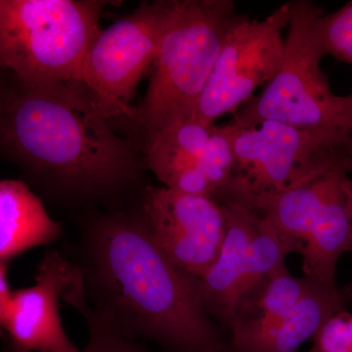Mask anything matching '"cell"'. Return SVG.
Masks as SVG:
<instances>
[{
    "label": "cell",
    "mask_w": 352,
    "mask_h": 352,
    "mask_svg": "<svg viewBox=\"0 0 352 352\" xmlns=\"http://www.w3.org/2000/svg\"><path fill=\"white\" fill-rule=\"evenodd\" d=\"M76 264L88 305L129 339L170 352H230L201 302L197 278L166 256L141 208L90 217Z\"/></svg>",
    "instance_id": "obj_1"
},
{
    "label": "cell",
    "mask_w": 352,
    "mask_h": 352,
    "mask_svg": "<svg viewBox=\"0 0 352 352\" xmlns=\"http://www.w3.org/2000/svg\"><path fill=\"white\" fill-rule=\"evenodd\" d=\"M13 78L1 91L2 148L43 188L99 200L138 182V153L111 129L85 83Z\"/></svg>",
    "instance_id": "obj_2"
},
{
    "label": "cell",
    "mask_w": 352,
    "mask_h": 352,
    "mask_svg": "<svg viewBox=\"0 0 352 352\" xmlns=\"http://www.w3.org/2000/svg\"><path fill=\"white\" fill-rule=\"evenodd\" d=\"M243 15L231 0H182L164 32L149 87L132 119L144 129L146 146L191 119L229 32Z\"/></svg>",
    "instance_id": "obj_3"
},
{
    "label": "cell",
    "mask_w": 352,
    "mask_h": 352,
    "mask_svg": "<svg viewBox=\"0 0 352 352\" xmlns=\"http://www.w3.org/2000/svg\"><path fill=\"white\" fill-rule=\"evenodd\" d=\"M234 154L230 182L219 204L244 205L258 197L295 189L337 166L352 168V131L266 120L242 129L226 124Z\"/></svg>",
    "instance_id": "obj_4"
},
{
    "label": "cell",
    "mask_w": 352,
    "mask_h": 352,
    "mask_svg": "<svg viewBox=\"0 0 352 352\" xmlns=\"http://www.w3.org/2000/svg\"><path fill=\"white\" fill-rule=\"evenodd\" d=\"M106 4L98 0H1V66L25 82H82L85 56L100 31Z\"/></svg>",
    "instance_id": "obj_5"
},
{
    "label": "cell",
    "mask_w": 352,
    "mask_h": 352,
    "mask_svg": "<svg viewBox=\"0 0 352 352\" xmlns=\"http://www.w3.org/2000/svg\"><path fill=\"white\" fill-rule=\"evenodd\" d=\"M283 63L258 96L236 111L232 124L250 129L266 122L303 127H340L352 131L349 96L331 91L320 67L322 57L309 36V23L322 8L309 0L291 2Z\"/></svg>",
    "instance_id": "obj_6"
},
{
    "label": "cell",
    "mask_w": 352,
    "mask_h": 352,
    "mask_svg": "<svg viewBox=\"0 0 352 352\" xmlns=\"http://www.w3.org/2000/svg\"><path fill=\"white\" fill-rule=\"evenodd\" d=\"M351 170L342 164L295 189L241 205L300 243L305 276L320 283L336 284L338 261L352 251Z\"/></svg>",
    "instance_id": "obj_7"
},
{
    "label": "cell",
    "mask_w": 352,
    "mask_h": 352,
    "mask_svg": "<svg viewBox=\"0 0 352 352\" xmlns=\"http://www.w3.org/2000/svg\"><path fill=\"white\" fill-rule=\"evenodd\" d=\"M180 2H142L131 15L94 36L83 63L82 82L108 119L133 118L131 103L136 88L152 68Z\"/></svg>",
    "instance_id": "obj_8"
},
{
    "label": "cell",
    "mask_w": 352,
    "mask_h": 352,
    "mask_svg": "<svg viewBox=\"0 0 352 352\" xmlns=\"http://www.w3.org/2000/svg\"><path fill=\"white\" fill-rule=\"evenodd\" d=\"M291 2L263 20L242 16L229 32L193 117L203 126L237 111L254 90L275 78L283 63V32L289 28Z\"/></svg>",
    "instance_id": "obj_9"
},
{
    "label": "cell",
    "mask_w": 352,
    "mask_h": 352,
    "mask_svg": "<svg viewBox=\"0 0 352 352\" xmlns=\"http://www.w3.org/2000/svg\"><path fill=\"white\" fill-rule=\"evenodd\" d=\"M141 210L166 256L192 276L203 277L226 240V215L219 201L164 186H148Z\"/></svg>",
    "instance_id": "obj_10"
},
{
    "label": "cell",
    "mask_w": 352,
    "mask_h": 352,
    "mask_svg": "<svg viewBox=\"0 0 352 352\" xmlns=\"http://www.w3.org/2000/svg\"><path fill=\"white\" fill-rule=\"evenodd\" d=\"M76 268L57 251L47 252L34 284L13 291L8 305L0 310V325L16 351L82 352L65 332L60 315Z\"/></svg>",
    "instance_id": "obj_11"
},
{
    "label": "cell",
    "mask_w": 352,
    "mask_h": 352,
    "mask_svg": "<svg viewBox=\"0 0 352 352\" xmlns=\"http://www.w3.org/2000/svg\"><path fill=\"white\" fill-rule=\"evenodd\" d=\"M352 300V285L339 287L314 281L295 307L264 324L234 321L229 329L230 352H295Z\"/></svg>",
    "instance_id": "obj_12"
},
{
    "label": "cell",
    "mask_w": 352,
    "mask_h": 352,
    "mask_svg": "<svg viewBox=\"0 0 352 352\" xmlns=\"http://www.w3.org/2000/svg\"><path fill=\"white\" fill-rule=\"evenodd\" d=\"M220 205L227 219L226 240L212 267L197 278V289L208 314L229 327L237 312L239 289L249 266L259 215L235 204Z\"/></svg>",
    "instance_id": "obj_13"
},
{
    "label": "cell",
    "mask_w": 352,
    "mask_h": 352,
    "mask_svg": "<svg viewBox=\"0 0 352 352\" xmlns=\"http://www.w3.org/2000/svg\"><path fill=\"white\" fill-rule=\"evenodd\" d=\"M212 126L187 120L162 132L146 146L145 163L164 187L214 198V187L203 168Z\"/></svg>",
    "instance_id": "obj_14"
},
{
    "label": "cell",
    "mask_w": 352,
    "mask_h": 352,
    "mask_svg": "<svg viewBox=\"0 0 352 352\" xmlns=\"http://www.w3.org/2000/svg\"><path fill=\"white\" fill-rule=\"evenodd\" d=\"M62 227L53 220L43 201L21 180L0 182V261L54 242Z\"/></svg>",
    "instance_id": "obj_15"
},
{
    "label": "cell",
    "mask_w": 352,
    "mask_h": 352,
    "mask_svg": "<svg viewBox=\"0 0 352 352\" xmlns=\"http://www.w3.org/2000/svg\"><path fill=\"white\" fill-rule=\"evenodd\" d=\"M314 281L315 280L307 276H292L288 268L285 265L273 273L267 279L264 280L263 283L252 292H256L258 295L249 296L241 303L236 315L248 305L254 310L238 317L234 321L248 322L252 324H264L272 321L295 307Z\"/></svg>",
    "instance_id": "obj_16"
},
{
    "label": "cell",
    "mask_w": 352,
    "mask_h": 352,
    "mask_svg": "<svg viewBox=\"0 0 352 352\" xmlns=\"http://www.w3.org/2000/svg\"><path fill=\"white\" fill-rule=\"evenodd\" d=\"M64 302L76 307L87 324L88 340L82 352H152L136 340L122 335L88 305L82 274L76 272L64 296Z\"/></svg>",
    "instance_id": "obj_17"
},
{
    "label": "cell",
    "mask_w": 352,
    "mask_h": 352,
    "mask_svg": "<svg viewBox=\"0 0 352 352\" xmlns=\"http://www.w3.org/2000/svg\"><path fill=\"white\" fill-rule=\"evenodd\" d=\"M309 36L321 57L330 55L352 65V1L331 14L323 9L309 23Z\"/></svg>",
    "instance_id": "obj_18"
},
{
    "label": "cell",
    "mask_w": 352,
    "mask_h": 352,
    "mask_svg": "<svg viewBox=\"0 0 352 352\" xmlns=\"http://www.w3.org/2000/svg\"><path fill=\"white\" fill-rule=\"evenodd\" d=\"M203 168L214 189V200L230 182L234 168V154L227 126H210Z\"/></svg>",
    "instance_id": "obj_19"
},
{
    "label": "cell",
    "mask_w": 352,
    "mask_h": 352,
    "mask_svg": "<svg viewBox=\"0 0 352 352\" xmlns=\"http://www.w3.org/2000/svg\"><path fill=\"white\" fill-rule=\"evenodd\" d=\"M311 352H352V314L333 315L314 338Z\"/></svg>",
    "instance_id": "obj_20"
},
{
    "label": "cell",
    "mask_w": 352,
    "mask_h": 352,
    "mask_svg": "<svg viewBox=\"0 0 352 352\" xmlns=\"http://www.w3.org/2000/svg\"><path fill=\"white\" fill-rule=\"evenodd\" d=\"M1 352H17L15 349H13L12 346H10L8 342L6 339H4V344L3 349H2Z\"/></svg>",
    "instance_id": "obj_21"
},
{
    "label": "cell",
    "mask_w": 352,
    "mask_h": 352,
    "mask_svg": "<svg viewBox=\"0 0 352 352\" xmlns=\"http://www.w3.org/2000/svg\"><path fill=\"white\" fill-rule=\"evenodd\" d=\"M349 100H351V103L352 105V94L351 95H349Z\"/></svg>",
    "instance_id": "obj_22"
},
{
    "label": "cell",
    "mask_w": 352,
    "mask_h": 352,
    "mask_svg": "<svg viewBox=\"0 0 352 352\" xmlns=\"http://www.w3.org/2000/svg\"><path fill=\"white\" fill-rule=\"evenodd\" d=\"M351 161H352V144H351Z\"/></svg>",
    "instance_id": "obj_23"
}]
</instances>
